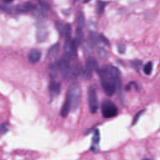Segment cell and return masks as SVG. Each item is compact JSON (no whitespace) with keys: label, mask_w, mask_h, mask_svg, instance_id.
<instances>
[{"label":"cell","mask_w":160,"mask_h":160,"mask_svg":"<svg viewBox=\"0 0 160 160\" xmlns=\"http://www.w3.org/2000/svg\"><path fill=\"white\" fill-rule=\"evenodd\" d=\"M101 110L104 118H112L118 114V109L116 104L109 100H104L101 105Z\"/></svg>","instance_id":"3"},{"label":"cell","mask_w":160,"mask_h":160,"mask_svg":"<svg viewBox=\"0 0 160 160\" xmlns=\"http://www.w3.org/2000/svg\"><path fill=\"white\" fill-rule=\"evenodd\" d=\"M70 59L65 56L63 58H61V59H59V61H58V63H57L59 71L64 76H66L70 71Z\"/></svg>","instance_id":"7"},{"label":"cell","mask_w":160,"mask_h":160,"mask_svg":"<svg viewBox=\"0 0 160 160\" xmlns=\"http://www.w3.org/2000/svg\"><path fill=\"white\" fill-rule=\"evenodd\" d=\"M41 7L43 9L45 10H49L50 9V6L46 3V2H41Z\"/></svg>","instance_id":"28"},{"label":"cell","mask_w":160,"mask_h":160,"mask_svg":"<svg viewBox=\"0 0 160 160\" xmlns=\"http://www.w3.org/2000/svg\"><path fill=\"white\" fill-rule=\"evenodd\" d=\"M131 65L133 68L136 69V70H138L141 66V61L139 60H138V59L133 60L131 62Z\"/></svg>","instance_id":"24"},{"label":"cell","mask_w":160,"mask_h":160,"mask_svg":"<svg viewBox=\"0 0 160 160\" xmlns=\"http://www.w3.org/2000/svg\"><path fill=\"white\" fill-rule=\"evenodd\" d=\"M142 160H151V159H148V158H144Z\"/></svg>","instance_id":"31"},{"label":"cell","mask_w":160,"mask_h":160,"mask_svg":"<svg viewBox=\"0 0 160 160\" xmlns=\"http://www.w3.org/2000/svg\"><path fill=\"white\" fill-rule=\"evenodd\" d=\"M48 36V32L45 26L41 25L38 28L36 33V39L37 41L40 43L44 42L47 40Z\"/></svg>","instance_id":"10"},{"label":"cell","mask_w":160,"mask_h":160,"mask_svg":"<svg viewBox=\"0 0 160 160\" xmlns=\"http://www.w3.org/2000/svg\"><path fill=\"white\" fill-rule=\"evenodd\" d=\"M61 84L56 81H51L49 85V91L51 98H54L58 96L60 92Z\"/></svg>","instance_id":"8"},{"label":"cell","mask_w":160,"mask_h":160,"mask_svg":"<svg viewBox=\"0 0 160 160\" xmlns=\"http://www.w3.org/2000/svg\"><path fill=\"white\" fill-rule=\"evenodd\" d=\"M41 57V52L37 49H33V50H31L28 54V59L31 63H36L40 60Z\"/></svg>","instance_id":"12"},{"label":"cell","mask_w":160,"mask_h":160,"mask_svg":"<svg viewBox=\"0 0 160 160\" xmlns=\"http://www.w3.org/2000/svg\"><path fill=\"white\" fill-rule=\"evenodd\" d=\"M145 110H141L139 112H138L136 114L134 115V118L133 119V121H132V125L134 126L137 124V123L138 122V121L139 120L140 116L142 115V114L144 113Z\"/></svg>","instance_id":"23"},{"label":"cell","mask_w":160,"mask_h":160,"mask_svg":"<svg viewBox=\"0 0 160 160\" xmlns=\"http://www.w3.org/2000/svg\"><path fill=\"white\" fill-rule=\"evenodd\" d=\"M90 1V0H84V3H87L89 2Z\"/></svg>","instance_id":"30"},{"label":"cell","mask_w":160,"mask_h":160,"mask_svg":"<svg viewBox=\"0 0 160 160\" xmlns=\"http://www.w3.org/2000/svg\"><path fill=\"white\" fill-rule=\"evenodd\" d=\"M118 51L120 52V53H123L125 50H126V48H125V45H123V44H120L118 46Z\"/></svg>","instance_id":"27"},{"label":"cell","mask_w":160,"mask_h":160,"mask_svg":"<svg viewBox=\"0 0 160 160\" xmlns=\"http://www.w3.org/2000/svg\"><path fill=\"white\" fill-rule=\"evenodd\" d=\"M153 70V63L151 62L147 63L144 68H143V71L147 75H149L151 73Z\"/></svg>","instance_id":"22"},{"label":"cell","mask_w":160,"mask_h":160,"mask_svg":"<svg viewBox=\"0 0 160 160\" xmlns=\"http://www.w3.org/2000/svg\"><path fill=\"white\" fill-rule=\"evenodd\" d=\"M59 71L58 63H52L49 66L48 73L50 76L52 78H54L58 75V72Z\"/></svg>","instance_id":"15"},{"label":"cell","mask_w":160,"mask_h":160,"mask_svg":"<svg viewBox=\"0 0 160 160\" xmlns=\"http://www.w3.org/2000/svg\"><path fill=\"white\" fill-rule=\"evenodd\" d=\"M98 38H99V40L102 41L103 43H104L105 45H109V41H108V39L104 35L100 34L99 36H98Z\"/></svg>","instance_id":"25"},{"label":"cell","mask_w":160,"mask_h":160,"mask_svg":"<svg viewBox=\"0 0 160 160\" xmlns=\"http://www.w3.org/2000/svg\"><path fill=\"white\" fill-rule=\"evenodd\" d=\"M2 1L4 3H10L13 2L14 1V0H2Z\"/></svg>","instance_id":"29"},{"label":"cell","mask_w":160,"mask_h":160,"mask_svg":"<svg viewBox=\"0 0 160 160\" xmlns=\"http://www.w3.org/2000/svg\"><path fill=\"white\" fill-rule=\"evenodd\" d=\"M88 101L90 112L92 114L96 113L98 109V101L96 90L94 87H90L88 88Z\"/></svg>","instance_id":"4"},{"label":"cell","mask_w":160,"mask_h":160,"mask_svg":"<svg viewBox=\"0 0 160 160\" xmlns=\"http://www.w3.org/2000/svg\"><path fill=\"white\" fill-rule=\"evenodd\" d=\"M68 95L71 102V109L73 111H76L79 105L80 101V88L79 84L76 82H74L70 84L66 93Z\"/></svg>","instance_id":"2"},{"label":"cell","mask_w":160,"mask_h":160,"mask_svg":"<svg viewBox=\"0 0 160 160\" xmlns=\"http://www.w3.org/2000/svg\"><path fill=\"white\" fill-rule=\"evenodd\" d=\"M92 146H91V150L94 153H96L98 150V146L99 145L100 140V134L99 130L96 129L93 133V139H92Z\"/></svg>","instance_id":"13"},{"label":"cell","mask_w":160,"mask_h":160,"mask_svg":"<svg viewBox=\"0 0 160 160\" xmlns=\"http://www.w3.org/2000/svg\"><path fill=\"white\" fill-rule=\"evenodd\" d=\"M36 9V5L27 2L21 4L16 8V10L18 13H27L29 11H32Z\"/></svg>","instance_id":"11"},{"label":"cell","mask_w":160,"mask_h":160,"mask_svg":"<svg viewBox=\"0 0 160 160\" xmlns=\"http://www.w3.org/2000/svg\"><path fill=\"white\" fill-rule=\"evenodd\" d=\"M59 48H60V45L58 43L57 44L53 45L50 48V50H48V57L50 59L56 58V57H57V55L58 54V52L59 51Z\"/></svg>","instance_id":"14"},{"label":"cell","mask_w":160,"mask_h":160,"mask_svg":"<svg viewBox=\"0 0 160 160\" xmlns=\"http://www.w3.org/2000/svg\"><path fill=\"white\" fill-rule=\"evenodd\" d=\"M99 40L98 36L95 32H90L88 36V43L91 45H95L97 44V42Z\"/></svg>","instance_id":"18"},{"label":"cell","mask_w":160,"mask_h":160,"mask_svg":"<svg viewBox=\"0 0 160 160\" xmlns=\"http://www.w3.org/2000/svg\"><path fill=\"white\" fill-rule=\"evenodd\" d=\"M1 133L2 134L6 133L9 130L8 126L7 125H6V124H3L1 125Z\"/></svg>","instance_id":"26"},{"label":"cell","mask_w":160,"mask_h":160,"mask_svg":"<svg viewBox=\"0 0 160 160\" xmlns=\"http://www.w3.org/2000/svg\"><path fill=\"white\" fill-rule=\"evenodd\" d=\"M110 66H105L98 70V74L100 76L102 88L106 95L112 96L114 93L117 89H118V85L111 75Z\"/></svg>","instance_id":"1"},{"label":"cell","mask_w":160,"mask_h":160,"mask_svg":"<svg viewBox=\"0 0 160 160\" xmlns=\"http://www.w3.org/2000/svg\"><path fill=\"white\" fill-rule=\"evenodd\" d=\"M98 66L97 61L93 58H88L86 60L85 67L83 70V77L85 79L91 78L93 71L96 70Z\"/></svg>","instance_id":"6"},{"label":"cell","mask_w":160,"mask_h":160,"mask_svg":"<svg viewBox=\"0 0 160 160\" xmlns=\"http://www.w3.org/2000/svg\"><path fill=\"white\" fill-rule=\"evenodd\" d=\"M65 36L66 38V40L71 38V26L70 24H65Z\"/></svg>","instance_id":"21"},{"label":"cell","mask_w":160,"mask_h":160,"mask_svg":"<svg viewBox=\"0 0 160 160\" xmlns=\"http://www.w3.org/2000/svg\"><path fill=\"white\" fill-rule=\"evenodd\" d=\"M82 71V67L80 64H76L73 66L72 71H71V75L74 78H77L80 73H81Z\"/></svg>","instance_id":"16"},{"label":"cell","mask_w":160,"mask_h":160,"mask_svg":"<svg viewBox=\"0 0 160 160\" xmlns=\"http://www.w3.org/2000/svg\"><path fill=\"white\" fill-rule=\"evenodd\" d=\"M77 42L75 40L71 38L66 40V42L64 46V50L65 56L70 59L74 58L76 53V45Z\"/></svg>","instance_id":"5"},{"label":"cell","mask_w":160,"mask_h":160,"mask_svg":"<svg viewBox=\"0 0 160 160\" xmlns=\"http://www.w3.org/2000/svg\"><path fill=\"white\" fill-rule=\"evenodd\" d=\"M71 108V102L68 95H66L65 101L60 111V114L63 118H66Z\"/></svg>","instance_id":"9"},{"label":"cell","mask_w":160,"mask_h":160,"mask_svg":"<svg viewBox=\"0 0 160 160\" xmlns=\"http://www.w3.org/2000/svg\"><path fill=\"white\" fill-rule=\"evenodd\" d=\"M106 2L101 1V0H98L96 4V11L98 15H101L103 13L104 10V8H105L106 5Z\"/></svg>","instance_id":"17"},{"label":"cell","mask_w":160,"mask_h":160,"mask_svg":"<svg viewBox=\"0 0 160 160\" xmlns=\"http://www.w3.org/2000/svg\"><path fill=\"white\" fill-rule=\"evenodd\" d=\"M97 53H98V57H99L102 59H106L108 57L107 51L105 50V49L102 48V47H100V48H98Z\"/></svg>","instance_id":"19"},{"label":"cell","mask_w":160,"mask_h":160,"mask_svg":"<svg viewBox=\"0 0 160 160\" xmlns=\"http://www.w3.org/2000/svg\"><path fill=\"white\" fill-rule=\"evenodd\" d=\"M54 25L56 26L57 29L58 31V32L61 36L65 35V25L61 23L59 21H56L54 23Z\"/></svg>","instance_id":"20"}]
</instances>
